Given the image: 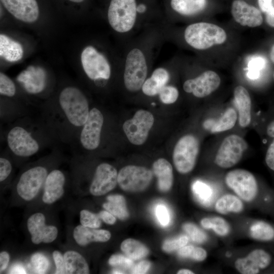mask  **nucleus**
<instances>
[{
    "label": "nucleus",
    "mask_w": 274,
    "mask_h": 274,
    "mask_svg": "<svg viewBox=\"0 0 274 274\" xmlns=\"http://www.w3.org/2000/svg\"><path fill=\"white\" fill-rule=\"evenodd\" d=\"M183 228L190 238L196 243H202L207 239L206 233L194 224L185 223L183 225Z\"/></svg>",
    "instance_id": "obj_38"
},
{
    "label": "nucleus",
    "mask_w": 274,
    "mask_h": 274,
    "mask_svg": "<svg viewBox=\"0 0 274 274\" xmlns=\"http://www.w3.org/2000/svg\"><path fill=\"white\" fill-rule=\"evenodd\" d=\"M112 273H124L125 272L122 271H121L120 270L115 269V270L112 271Z\"/></svg>",
    "instance_id": "obj_59"
},
{
    "label": "nucleus",
    "mask_w": 274,
    "mask_h": 274,
    "mask_svg": "<svg viewBox=\"0 0 274 274\" xmlns=\"http://www.w3.org/2000/svg\"><path fill=\"white\" fill-rule=\"evenodd\" d=\"M156 217L160 223L163 226H166L170 221V215L166 207L162 204H158L155 210Z\"/></svg>",
    "instance_id": "obj_46"
},
{
    "label": "nucleus",
    "mask_w": 274,
    "mask_h": 274,
    "mask_svg": "<svg viewBox=\"0 0 274 274\" xmlns=\"http://www.w3.org/2000/svg\"><path fill=\"white\" fill-rule=\"evenodd\" d=\"M237 119V113L233 108H230L218 120L209 118L205 120L203 127L212 133L221 132L233 128Z\"/></svg>",
    "instance_id": "obj_25"
},
{
    "label": "nucleus",
    "mask_w": 274,
    "mask_h": 274,
    "mask_svg": "<svg viewBox=\"0 0 274 274\" xmlns=\"http://www.w3.org/2000/svg\"><path fill=\"white\" fill-rule=\"evenodd\" d=\"M152 177V171L146 167L127 165L119 170L117 182L123 190L139 192L145 190L149 185Z\"/></svg>",
    "instance_id": "obj_13"
},
{
    "label": "nucleus",
    "mask_w": 274,
    "mask_h": 274,
    "mask_svg": "<svg viewBox=\"0 0 274 274\" xmlns=\"http://www.w3.org/2000/svg\"><path fill=\"white\" fill-rule=\"evenodd\" d=\"M80 221L83 226L98 228L101 226V221L98 215H96L91 212L83 210L80 213Z\"/></svg>",
    "instance_id": "obj_37"
},
{
    "label": "nucleus",
    "mask_w": 274,
    "mask_h": 274,
    "mask_svg": "<svg viewBox=\"0 0 274 274\" xmlns=\"http://www.w3.org/2000/svg\"><path fill=\"white\" fill-rule=\"evenodd\" d=\"M10 273H26L25 268L20 264L14 265L10 269Z\"/></svg>",
    "instance_id": "obj_54"
},
{
    "label": "nucleus",
    "mask_w": 274,
    "mask_h": 274,
    "mask_svg": "<svg viewBox=\"0 0 274 274\" xmlns=\"http://www.w3.org/2000/svg\"><path fill=\"white\" fill-rule=\"evenodd\" d=\"M259 7L263 12H267L272 6V0H258Z\"/></svg>",
    "instance_id": "obj_52"
},
{
    "label": "nucleus",
    "mask_w": 274,
    "mask_h": 274,
    "mask_svg": "<svg viewBox=\"0 0 274 274\" xmlns=\"http://www.w3.org/2000/svg\"><path fill=\"white\" fill-rule=\"evenodd\" d=\"M265 65V60L263 58L256 57L252 59L248 65V77L252 80L257 79L260 75V71Z\"/></svg>",
    "instance_id": "obj_43"
},
{
    "label": "nucleus",
    "mask_w": 274,
    "mask_h": 274,
    "mask_svg": "<svg viewBox=\"0 0 274 274\" xmlns=\"http://www.w3.org/2000/svg\"><path fill=\"white\" fill-rule=\"evenodd\" d=\"M170 6L177 13L192 16L201 12L206 7L207 0H171Z\"/></svg>",
    "instance_id": "obj_27"
},
{
    "label": "nucleus",
    "mask_w": 274,
    "mask_h": 274,
    "mask_svg": "<svg viewBox=\"0 0 274 274\" xmlns=\"http://www.w3.org/2000/svg\"><path fill=\"white\" fill-rule=\"evenodd\" d=\"M74 3H81L84 2L86 0H67Z\"/></svg>",
    "instance_id": "obj_58"
},
{
    "label": "nucleus",
    "mask_w": 274,
    "mask_h": 274,
    "mask_svg": "<svg viewBox=\"0 0 274 274\" xmlns=\"http://www.w3.org/2000/svg\"><path fill=\"white\" fill-rule=\"evenodd\" d=\"M10 261L9 254L6 252L3 251L0 253V272L2 273L7 267Z\"/></svg>",
    "instance_id": "obj_51"
},
{
    "label": "nucleus",
    "mask_w": 274,
    "mask_h": 274,
    "mask_svg": "<svg viewBox=\"0 0 274 274\" xmlns=\"http://www.w3.org/2000/svg\"><path fill=\"white\" fill-rule=\"evenodd\" d=\"M202 227L205 229H212L218 235L224 236L230 232V227L228 223L220 217L204 218L200 221Z\"/></svg>",
    "instance_id": "obj_34"
},
{
    "label": "nucleus",
    "mask_w": 274,
    "mask_h": 274,
    "mask_svg": "<svg viewBox=\"0 0 274 274\" xmlns=\"http://www.w3.org/2000/svg\"><path fill=\"white\" fill-rule=\"evenodd\" d=\"M199 151L198 139L192 134L181 137L177 142L173 154V160L176 169L185 174L194 168Z\"/></svg>",
    "instance_id": "obj_6"
},
{
    "label": "nucleus",
    "mask_w": 274,
    "mask_h": 274,
    "mask_svg": "<svg viewBox=\"0 0 274 274\" xmlns=\"http://www.w3.org/2000/svg\"><path fill=\"white\" fill-rule=\"evenodd\" d=\"M118 173L116 168L108 163H102L96 168L89 187V191L94 196L103 195L116 186Z\"/></svg>",
    "instance_id": "obj_15"
},
{
    "label": "nucleus",
    "mask_w": 274,
    "mask_h": 274,
    "mask_svg": "<svg viewBox=\"0 0 274 274\" xmlns=\"http://www.w3.org/2000/svg\"><path fill=\"white\" fill-rule=\"evenodd\" d=\"M153 173L158 179L159 190L168 191L173 183V167L170 163L164 158H159L153 164Z\"/></svg>",
    "instance_id": "obj_26"
},
{
    "label": "nucleus",
    "mask_w": 274,
    "mask_h": 274,
    "mask_svg": "<svg viewBox=\"0 0 274 274\" xmlns=\"http://www.w3.org/2000/svg\"><path fill=\"white\" fill-rule=\"evenodd\" d=\"M31 262L37 273H45L49 266V262L45 256L41 253H36L31 257Z\"/></svg>",
    "instance_id": "obj_42"
},
{
    "label": "nucleus",
    "mask_w": 274,
    "mask_h": 274,
    "mask_svg": "<svg viewBox=\"0 0 274 274\" xmlns=\"http://www.w3.org/2000/svg\"><path fill=\"white\" fill-rule=\"evenodd\" d=\"M12 170L11 161L6 157L0 158V182L5 181L10 175Z\"/></svg>",
    "instance_id": "obj_45"
},
{
    "label": "nucleus",
    "mask_w": 274,
    "mask_h": 274,
    "mask_svg": "<svg viewBox=\"0 0 274 274\" xmlns=\"http://www.w3.org/2000/svg\"><path fill=\"white\" fill-rule=\"evenodd\" d=\"M251 237L261 242L274 241V226L264 221H258L254 223L250 227Z\"/></svg>",
    "instance_id": "obj_32"
},
{
    "label": "nucleus",
    "mask_w": 274,
    "mask_h": 274,
    "mask_svg": "<svg viewBox=\"0 0 274 274\" xmlns=\"http://www.w3.org/2000/svg\"><path fill=\"white\" fill-rule=\"evenodd\" d=\"M17 81L23 84L26 91L29 93H38L46 86V73L41 67L29 66L17 77Z\"/></svg>",
    "instance_id": "obj_21"
},
{
    "label": "nucleus",
    "mask_w": 274,
    "mask_h": 274,
    "mask_svg": "<svg viewBox=\"0 0 274 274\" xmlns=\"http://www.w3.org/2000/svg\"><path fill=\"white\" fill-rule=\"evenodd\" d=\"M108 262L112 266L120 267L124 269H131L133 266V262L131 258L119 254L111 256Z\"/></svg>",
    "instance_id": "obj_44"
},
{
    "label": "nucleus",
    "mask_w": 274,
    "mask_h": 274,
    "mask_svg": "<svg viewBox=\"0 0 274 274\" xmlns=\"http://www.w3.org/2000/svg\"><path fill=\"white\" fill-rule=\"evenodd\" d=\"M266 21L271 27H274V7L266 12Z\"/></svg>",
    "instance_id": "obj_53"
},
{
    "label": "nucleus",
    "mask_w": 274,
    "mask_h": 274,
    "mask_svg": "<svg viewBox=\"0 0 274 274\" xmlns=\"http://www.w3.org/2000/svg\"><path fill=\"white\" fill-rule=\"evenodd\" d=\"M65 177L60 170L54 169L49 173L44 183L43 201L52 204L60 199L64 193Z\"/></svg>",
    "instance_id": "obj_20"
},
{
    "label": "nucleus",
    "mask_w": 274,
    "mask_h": 274,
    "mask_svg": "<svg viewBox=\"0 0 274 274\" xmlns=\"http://www.w3.org/2000/svg\"><path fill=\"white\" fill-rule=\"evenodd\" d=\"M138 6L136 0H111L108 10V19L117 32L126 34L137 24Z\"/></svg>",
    "instance_id": "obj_5"
},
{
    "label": "nucleus",
    "mask_w": 274,
    "mask_h": 274,
    "mask_svg": "<svg viewBox=\"0 0 274 274\" xmlns=\"http://www.w3.org/2000/svg\"><path fill=\"white\" fill-rule=\"evenodd\" d=\"M43 108L42 122L54 139L65 143L75 141L91 110L86 95L74 86L64 88L55 105Z\"/></svg>",
    "instance_id": "obj_1"
},
{
    "label": "nucleus",
    "mask_w": 274,
    "mask_h": 274,
    "mask_svg": "<svg viewBox=\"0 0 274 274\" xmlns=\"http://www.w3.org/2000/svg\"><path fill=\"white\" fill-rule=\"evenodd\" d=\"M266 133L269 136L274 138V120L270 122L267 125Z\"/></svg>",
    "instance_id": "obj_55"
},
{
    "label": "nucleus",
    "mask_w": 274,
    "mask_h": 274,
    "mask_svg": "<svg viewBox=\"0 0 274 274\" xmlns=\"http://www.w3.org/2000/svg\"><path fill=\"white\" fill-rule=\"evenodd\" d=\"M23 50L21 45L7 36L0 35V55L5 60L14 62L23 57Z\"/></svg>",
    "instance_id": "obj_28"
},
{
    "label": "nucleus",
    "mask_w": 274,
    "mask_h": 274,
    "mask_svg": "<svg viewBox=\"0 0 274 274\" xmlns=\"http://www.w3.org/2000/svg\"><path fill=\"white\" fill-rule=\"evenodd\" d=\"M227 38L225 31L219 26L206 22L193 23L188 25L184 32L186 43L198 50L221 45Z\"/></svg>",
    "instance_id": "obj_3"
},
{
    "label": "nucleus",
    "mask_w": 274,
    "mask_h": 274,
    "mask_svg": "<svg viewBox=\"0 0 274 274\" xmlns=\"http://www.w3.org/2000/svg\"><path fill=\"white\" fill-rule=\"evenodd\" d=\"M108 202L103 207L119 219L124 220L128 216L124 197L120 195H112L107 197Z\"/></svg>",
    "instance_id": "obj_31"
},
{
    "label": "nucleus",
    "mask_w": 274,
    "mask_h": 274,
    "mask_svg": "<svg viewBox=\"0 0 274 274\" xmlns=\"http://www.w3.org/2000/svg\"><path fill=\"white\" fill-rule=\"evenodd\" d=\"M3 6L15 18L27 23L37 20L40 10L37 0H1Z\"/></svg>",
    "instance_id": "obj_18"
},
{
    "label": "nucleus",
    "mask_w": 274,
    "mask_h": 274,
    "mask_svg": "<svg viewBox=\"0 0 274 274\" xmlns=\"http://www.w3.org/2000/svg\"><path fill=\"white\" fill-rule=\"evenodd\" d=\"M151 266L150 263L146 260L142 261L131 268L130 273L134 274L146 273Z\"/></svg>",
    "instance_id": "obj_49"
},
{
    "label": "nucleus",
    "mask_w": 274,
    "mask_h": 274,
    "mask_svg": "<svg viewBox=\"0 0 274 274\" xmlns=\"http://www.w3.org/2000/svg\"><path fill=\"white\" fill-rule=\"evenodd\" d=\"M160 100L165 104H172L176 101L179 97L177 88L172 85H166L159 92Z\"/></svg>",
    "instance_id": "obj_40"
},
{
    "label": "nucleus",
    "mask_w": 274,
    "mask_h": 274,
    "mask_svg": "<svg viewBox=\"0 0 274 274\" xmlns=\"http://www.w3.org/2000/svg\"><path fill=\"white\" fill-rule=\"evenodd\" d=\"M0 94L2 96L9 97L14 96L16 87L14 82L6 75L0 73Z\"/></svg>",
    "instance_id": "obj_39"
},
{
    "label": "nucleus",
    "mask_w": 274,
    "mask_h": 274,
    "mask_svg": "<svg viewBox=\"0 0 274 274\" xmlns=\"http://www.w3.org/2000/svg\"><path fill=\"white\" fill-rule=\"evenodd\" d=\"M81 62L85 74L94 81H107L111 75L110 64L104 55L91 46L86 47L81 54Z\"/></svg>",
    "instance_id": "obj_10"
},
{
    "label": "nucleus",
    "mask_w": 274,
    "mask_h": 274,
    "mask_svg": "<svg viewBox=\"0 0 274 274\" xmlns=\"http://www.w3.org/2000/svg\"><path fill=\"white\" fill-rule=\"evenodd\" d=\"M193 193L196 199L201 203L207 205L213 194L211 188L200 181H195L192 186Z\"/></svg>",
    "instance_id": "obj_35"
},
{
    "label": "nucleus",
    "mask_w": 274,
    "mask_h": 274,
    "mask_svg": "<svg viewBox=\"0 0 274 274\" xmlns=\"http://www.w3.org/2000/svg\"><path fill=\"white\" fill-rule=\"evenodd\" d=\"M49 173L43 165L32 166L22 173L16 185L19 196L24 200L30 201L38 194Z\"/></svg>",
    "instance_id": "obj_11"
},
{
    "label": "nucleus",
    "mask_w": 274,
    "mask_h": 274,
    "mask_svg": "<svg viewBox=\"0 0 274 274\" xmlns=\"http://www.w3.org/2000/svg\"><path fill=\"white\" fill-rule=\"evenodd\" d=\"M98 216L100 219L108 224H114L116 221L114 215L109 211H102L98 214Z\"/></svg>",
    "instance_id": "obj_50"
},
{
    "label": "nucleus",
    "mask_w": 274,
    "mask_h": 274,
    "mask_svg": "<svg viewBox=\"0 0 274 274\" xmlns=\"http://www.w3.org/2000/svg\"><path fill=\"white\" fill-rule=\"evenodd\" d=\"M248 148V144L241 136L231 134L222 141L215 156V163L220 167L228 168L236 164Z\"/></svg>",
    "instance_id": "obj_8"
},
{
    "label": "nucleus",
    "mask_w": 274,
    "mask_h": 274,
    "mask_svg": "<svg viewBox=\"0 0 274 274\" xmlns=\"http://www.w3.org/2000/svg\"><path fill=\"white\" fill-rule=\"evenodd\" d=\"M45 221V216L41 213L32 214L27 220V229L31 235V242L35 244L50 243L57 236V227L53 225H47Z\"/></svg>",
    "instance_id": "obj_17"
},
{
    "label": "nucleus",
    "mask_w": 274,
    "mask_h": 274,
    "mask_svg": "<svg viewBox=\"0 0 274 274\" xmlns=\"http://www.w3.org/2000/svg\"><path fill=\"white\" fill-rule=\"evenodd\" d=\"M66 273L87 274L89 268L83 256L75 251H67L63 255Z\"/></svg>",
    "instance_id": "obj_29"
},
{
    "label": "nucleus",
    "mask_w": 274,
    "mask_h": 274,
    "mask_svg": "<svg viewBox=\"0 0 274 274\" xmlns=\"http://www.w3.org/2000/svg\"><path fill=\"white\" fill-rule=\"evenodd\" d=\"M272 262V255L268 251L262 249H256L246 257L238 258L234 265L241 273L256 274L268 268Z\"/></svg>",
    "instance_id": "obj_16"
},
{
    "label": "nucleus",
    "mask_w": 274,
    "mask_h": 274,
    "mask_svg": "<svg viewBox=\"0 0 274 274\" xmlns=\"http://www.w3.org/2000/svg\"><path fill=\"white\" fill-rule=\"evenodd\" d=\"M110 232L106 230L96 229L79 225L74 229L73 237L80 246H84L92 242H106L111 237Z\"/></svg>",
    "instance_id": "obj_23"
},
{
    "label": "nucleus",
    "mask_w": 274,
    "mask_h": 274,
    "mask_svg": "<svg viewBox=\"0 0 274 274\" xmlns=\"http://www.w3.org/2000/svg\"><path fill=\"white\" fill-rule=\"evenodd\" d=\"M104 124L103 114L97 108H91L87 120L80 129L75 141H77L79 147L84 150L97 149L100 144Z\"/></svg>",
    "instance_id": "obj_7"
},
{
    "label": "nucleus",
    "mask_w": 274,
    "mask_h": 274,
    "mask_svg": "<svg viewBox=\"0 0 274 274\" xmlns=\"http://www.w3.org/2000/svg\"><path fill=\"white\" fill-rule=\"evenodd\" d=\"M231 13L234 20L242 26L255 27L263 22L260 10L244 0H234L231 4Z\"/></svg>",
    "instance_id": "obj_19"
},
{
    "label": "nucleus",
    "mask_w": 274,
    "mask_h": 274,
    "mask_svg": "<svg viewBox=\"0 0 274 274\" xmlns=\"http://www.w3.org/2000/svg\"><path fill=\"white\" fill-rule=\"evenodd\" d=\"M154 121V117L151 112L140 110L131 119L124 123L123 129L131 144L141 145L147 140Z\"/></svg>",
    "instance_id": "obj_12"
},
{
    "label": "nucleus",
    "mask_w": 274,
    "mask_h": 274,
    "mask_svg": "<svg viewBox=\"0 0 274 274\" xmlns=\"http://www.w3.org/2000/svg\"><path fill=\"white\" fill-rule=\"evenodd\" d=\"M124 84L131 92L140 90L147 79L148 61L146 52L140 47L131 48L125 58Z\"/></svg>",
    "instance_id": "obj_4"
},
{
    "label": "nucleus",
    "mask_w": 274,
    "mask_h": 274,
    "mask_svg": "<svg viewBox=\"0 0 274 274\" xmlns=\"http://www.w3.org/2000/svg\"><path fill=\"white\" fill-rule=\"evenodd\" d=\"M265 161L267 167L274 172V139L267 149Z\"/></svg>",
    "instance_id": "obj_48"
},
{
    "label": "nucleus",
    "mask_w": 274,
    "mask_h": 274,
    "mask_svg": "<svg viewBox=\"0 0 274 274\" xmlns=\"http://www.w3.org/2000/svg\"><path fill=\"white\" fill-rule=\"evenodd\" d=\"M226 185L245 201L253 200L258 193V185L254 176L244 169L228 172L225 178Z\"/></svg>",
    "instance_id": "obj_9"
},
{
    "label": "nucleus",
    "mask_w": 274,
    "mask_h": 274,
    "mask_svg": "<svg viewBox=\"0 0 274 274\" xmlns=\"http://www.w3.org/2000/svg\"><path fill=\"white\" fill-rule=\"evenodd\" d=\"M234 100L238 112L239 125L247 127L251 121V99L248 90L243 86H236L233 92Z\"/></svg>",
    "instance_id": "obj_22"
},
{
    "label": "nucleus",
    "mask_w": 274,
    "mask_h": 274,
    "mask_svg": "<svg viewBox=\"0 0 274 274\" xmlns=\"http://www.w3.org/2000/svg\"><path fill=\"white\" fill-rule=\"evenodd\" d=\"M169 78V72L165 68L159 67L155 68L151 76L146 79L142 87L143 93L149 96L158 94L167 85Z\"/></svg>",
    "instance_id": "obj_24"
},
{
    "label": "nucleus",
    "mask_w": 274,
    "mask_h": 274,
    "mask_svg": "<svg viewBox=\"0 0 274 274\" xmlns=\"http://www.w3.org/2000/svg\"><path fill=\"white\" fill-rule=\"evenodd\" d=\"M178 274H193L194 272L190 270L187 269H182L179 270L177 272Z\"/></svg>",
    "instance_id": "obj_56"
},
{
    "label": "nucleus",
    "mask_w": 274,
    "mask_h": 274,
    "mask_svg": "<svg viewBox=\"0 0 274 274\" xmlns=\"http://www.w3.org/2000/svg\"><path fill=\"white\" fill-rule=\"evenodd\" d=\"M215 208L216 211L221 214L238 213L243 211L244 204L237 196L232 194H225L217 200Z\"/></svg>",
    "instance_id": "obj_30"
},
{
    "label": "nucleus",
    "mask_w": 274,
    "mask_h": 274,
    "mask_svg": "<svg viewBox=\"0 0 274 274\" xmlns=\"http://www.w3.org/2000/svg\"><path fill=\"white\" fill-rule=\"evenodd\" d=\"M269 56L271 61L274 63V45L271 48Z\"/></svg>",
    "instance_id": "obj_57"
},
{
    "label": "nucleus",
    "mask_w": 274,
    "mask_h": 274,
    "mask_svg": "<svg viewBox=\"0 0 274 274\" xmlns=\"http://www.w3.org/2000/svg\"><path fill=\"white\" fill-rule=\"evenodd\" d=\"M221 83L219 76L213 71H206L197 77L187 80L183 84L184 90L197 98H203L217 90Z\"/></svg>",
    "instance_id": "obj_14"
},
{
    "label": "nucleus",
    "mask_w": 274,
    "mask_h": 274,
    "mask_svg": "<svg viewBox=\"0 0 274 274\" xmlns=\"http://www.w3.org/2000/svg\"><path fill=\"white\" fill-rule=\"evenodd\" d=\"M121 250L131 259L138 260L146 257L149 250L141 242L132 238L124 240L121 245Z\"/></svg>",
    "instance_id": "obj_33"
},
{
    "label": "nucleus",
    "mask_w": 274,
    "mask_h": 274,
    "mask_svg": "<svg viewBox=\"0 0 274 274\" xmlns=\"http://www.w3.org/2000/svg\"><path fill=\"white\" fill-rule=\"evenodd\" d=\"M52 139H54L42 121L38 123L26 116L18 118L5 134L8 150L21 158L36 154Z\"/></svg>",
    "instance_id": "obj_2"
},
{
    "label": "nucleus",
    "mask_w": 274,
    "mask_h": 274,
    "mask_svg": "<svg viewBox=\"0 0 274 274\" xmlns=\"http://www.w3.org/2000/svg\"><path fill=\"white\" fill-rule=\"evenodd\" d=\"M179 256L190 258L197 261H202L207 257V251L200 247L192 246H185L178 251Z\"/></svg>",
    "instance_id": "obj_36"
},
{
    "label": "nucleus",
    "mask_w": 274,
    "mask_h": 274,
    "mask_svg": "<svg viewBox=\"0 0 274 274\" xmlns=\"http://www.w3.org/2000/svg\"><path fill=\"white\" fill-rule=\"evenodd\" d=\"M53 258L56 266L55 273H66L65 262L63 256L58 251L53 252Z\"/></svg>",
    "instance_id": "obj_47"
},
{
    "label": "nucleus",
    "mask_w": 274,
    "mask_h": 274,
    "mask_svg": "<svg viewBox=\"0 0 274 274\" xmlns=\"http://www.w3.org/2000/svg\"><path fill=\"white\" fill-rule=\"evenodd\" d=\"M273 79H274V72H273Z\"/></svg>",
    "instance_id": "obj_60"
},
{
    "label": "nucleus",
    "mask_w": 274,
    "mask_h": 274,
    "mask_svg": "<svg viewBox=\"0 0 274 274\" xmlns=\"http://www.w3.org/2000/svg\"><path fill=\"white\" fill-rule=\"evenodd\" d=\"M189 238L186 235L180 236L176 238L167 239L162 245V249L167 252H171L179 250L186 245Z\"/></svg>",
    "instance_id": "obj_41"
}]
</instances>
